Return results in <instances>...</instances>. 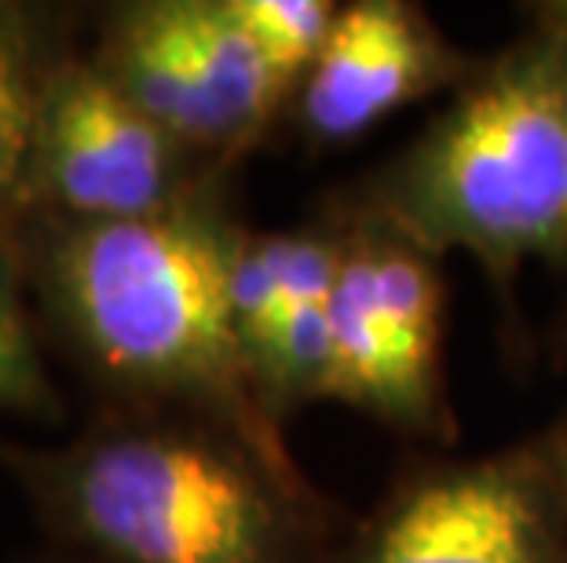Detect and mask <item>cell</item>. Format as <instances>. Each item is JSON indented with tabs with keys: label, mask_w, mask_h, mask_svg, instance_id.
<instances>
[{
	"label": "cell",
	"mask_w": 567,
	"mask_h": 563,
	"mask_svg": "<svg viewBox=\"0 0 567 563\" xmlns=\"http://www.w3.org/2000/svg\"><path fill=\"white\" fill-rule=\"evenodd\" d=\"M359 212L509 285L567 257V44L530 30L480 63L454 103L363 187Z\"/></svg>",
	"instance_id": "cell-3"
},
{
	"label": "cell",
	"mask_w": 567,
	"mask_h": 563,
	"mask_svg": "<svg viewBox=\"0 0 567 563\" xmlns=\"http://www.w3.org/2000/svg\"><path fill=\"white\" fill-rule=\"evenodd\" d=\"M66 52L52 11L0 0V231H19L27 220L33 125L48 77Z\"/></svg>",
	"instance_id": "cell-10"
},
{
	"label": "cell",
	"mask_w": 567,
	"mask_h": 563,
	"mask_svg": "<svg viewBox=\"0 0 567 563\" xmlns=\"http://www.w3.org/2000/svg\"><path fill=\"white\" fill-rule=\"evenodd\" d=\"M117 92L89 52L59 59L33 125L27 220H140L220 176Z\"/></svg>",
	"instance_id": "cell-5"
},
{
	"label": "cell",
	"mask_w": 567,
	"mask_h": 563,
	"mask_svg": "<svg viewBox=\"0 0 567 563\" xmlns=\"http://www.w3.org/2000/svg\"><path fill=\"white\" fill-rule=\"evenodd\" d=\"M337 563H567V425L421 465Z\"/></svg>",
	"instance_id": "cell-4"
},
{
	"label": "cell",
	"mask_w": 567,
	"mask_h": 563,
	"mask_svg": "<svg viewBox=\"0 0 567 563\" xmlns=\"http://www.w3.org/2000/svg\"><path fill=\"white\" fill-rule=\"evenodd\" d=\"M92 63L140 106L151 122L176 136L209 165H231V143L190 44L184 0H132L106 11Z\"/></svg>",
	"instance_id": "cell-8"
},
{
	"label": "cell",
	"mask_w": 567,
	"mask_h": 563,
	"mask_svg": "<svg viewBox=\"0 0 567 563\" xmlns=\"http://www.w3.org/2000/svg\"><path fill=\"white\" fill-rule=\"evenodd\" d=\"M66 563H100V560H89V556H78V560H66Z\"/></svg>",
	"instance_id": "cell-15"
},
{
	"label": "cell",
	"mask_w": 567,
	"mask_h": 563,
	"mask_svg": "<svg viewBox=\"0 0 567 563\" xmlns=\"http://www.w3.org/2000/svg\"><path fill=\"white\" fill-rule=\"evenodd\" d=\"M282 263L279 326L257 374L260 403L275 421L308 403L326 399L330 385V311L341 282L348 220H316L293 231H275Z\"/></svg>",
	"instance_id": "cell-9"
},
{
	"label": "cell",
	"mask_w": 567,
	"mask_h": 563,
	"mask_svg": "<svg viewBox=\"0 0 567 563\" xmlns=\"http://www.w3.org/2000/svg\"><path fill=\"white\" fill-rule=\"evenodd\" d=\"M38 520L100 563H330L326 512L243 439L179 414H125L59 447L0 442Z\"/></svg>",
	"instance_id": "cell-2"
},
{
	"label": "cell",
	"mask_w": 567,
	"mask_h": 563,
	"mask_svg": "<svg viewBox=\"0 0 567 563\" xmlns=\"http://www.w3.org/2000/svg\"><path fill=\"white\" fill-rule=\"evenodd\" d=\"M246 33L268 59L275 81L293 103L319 52L330 41L341 4L333 0H227Z\"/></svg>",
	"instance_id": "cell-13"
},
{
	"label": "cell",
	"mask_w": 567,
	"mask_h": 563,
	"mask_svg": "<svg viewBox=\"0 0 567 563\" xmlns=\"http://www.w3.org/2000/svg\"><path fill=\"white\" fill-rule=\"evenodd\" d=\"M373 260V304L389 366V417L395 432L451 439L454 417L443 385V271L440 260L392 227L355 209Z\"/></svg>",
	"instance_id": "cell-7"
},
{
	"label": "cell",
	"mask_w": 567,
	"mask_h": 563,
	"mask_svg": "<svg viewBox=\"0 0 567 563\" xmlns=\"http://www.w3.org/2000/svg\"><path fill=\"white\" fill-rule=\"evenodd\" d=\"M348 246L341 263V282L330 311V385L326 403H344L384 425L389 417V366L373 304V260L367 227L348 212Z\"/></svg>",
	"instance_id": "cell-11"
},
{
	"label": "cell",
	"mask_w": 567,
	"mask_h": 563,
	"mask_svg": "<svg viewBox=\"0 0 567 563\" xmlns=\"http://www.w3.org/2000/svg\"><path fill=\"white\" fill-rule=\"evenodd\" d=\"M246 231L224 179L213 176L158 217H30L19 223V242L33 301L95 377L305 476L235 337L231 268Z\"/></svg>",
	"instance_id": "cell-1"
},
{
	"label": "cell",
	"mask_w": 567,
	"mask_h": 563,
	"mask_svg": "<svg viewBox=\"0 0 567 563\" xmlns=\"http://www.w3.org/2000/svg\"><path fill=\"white\" fill-rule=\"evenodd\" d=\"M527 11H530V30L567 44V0H542V4H527Z\"/></svg>",
	"instance_id": "cell-14"
},
{
	"label": "cell",
	"mask_w": 567,
	"mask_h": 563,
	"mask_svg": "<svg viewBox=\"0 0 567 563\" xmlns=\"http://www.w3.org/2000/svg\"><path fill=\"white\" fill-rule=\"evenodd\" d=\"M473 70V59L443 38L425 8L352 0L337 11L293 114L316 147H341L425 95L462 88Z\"/></svg>",
	"instance_id": "cell-6"
},
{
	"label": "cell",
	"mask_w": 567,
	"mask_h": 563,
	"mask_svg": "<svg viewBox=\"0 0 567 563\" xmlns=\"http://www.w3.org/2000/svg\"><path fill=\"white\" fill-rule=\"evenodd\" d=\"M30 301L19 231H0V414L52 425L63 417V395L44 366Z\"/></svg>",
	"instance_id": "cell-12"
}]
</instances>
